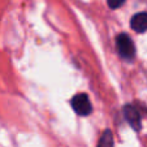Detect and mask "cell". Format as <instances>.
<instances>
[{
  "label": "cell",
  "mask_w": 147,
  "mask_h": 147,
  "mask_svg": "<svg viewBox=\"0 0 147 147\" xmlns=\"http://www.w3.org/2000/svg\"><path fill=\"white\" fill-rule=\"evenodd\" d=\"M117 51L121 55V57L126 60H131L136 55V47L133 45V40L128 34H119L116 38Z\"/></svg>",
  "instance_id": "6da1fadb"
},
{
  "label": "cell",
  "mask_w": 147,
  "mask_h": 147,
  "mask_svg": "<svg viewBox=\"0 0 147 147\" xmlns=\"http://www.w3.org/2000/svg\"><path fill=\"white\" fill-rule=\"evenodd\" d=\"M72 107L76 113L80 116H87L92 112V107L90 99L86 94H77L72 99Z\"/></svg>",
  "instance_id": "7a4b0ae2"
},
{
  "label": "cell",
  "mask_w": 147,
  "mask_h": 147,
  "mask_svg": "<svg viewBox=\"0 0 147 147\" xmlns=\"http://www.w3.org/2000/svg\"><path fill=\"white\" fill-rule=\"evenodd\" d=\"M124 116L133 129H136V130L141 129V115L133 104H126L124 107Z\"/></svg>",
  "instance_id": "3957f363"
},
{
  "label": "cell",
  "mask_w": 147,
  "mask_h": 147,
  "mask_svg": "<svg viewBox=\"0 0 147 147\" xmlns=\"http://www.w3.org/2000/svg\"><path fill=\"white\" fill-rule=\"evenodd\" d=\"M130 26L137 33H144V31H147V13L146 12H142V13H138L131 17Z\"/></svg>",
  "instance_id": "277c9868"
},
{
  "label": "cell",
  "mask_w": 147,
  "mask_h": 147,
  "mask_svg": "<svg viewBox=\"0 0 147 147\" xmlns=\"http://www.w3.org/2000/svg\"><path fill=\"white\" fill-rule=\"evenodd\" d=\"M98 147H113V137H112L111 130H106L103 133Z\"/></svg>",
  "instance_id": "5b68a950"
},
{
  "label": "cell",
  "mask_w": 147,
  "mask_h": 147,
  "mask_svg": "<svg viewBox=\"0 0 147 147\" xmlns=\"http://www.w3.org/2000/svg\"><path fill=\"white\" fill-rule=\"evenodd\" d=\"M107 3H108L109 8L116 9V8H120L125 3V0H107Z\"/></svg>",
  "instance_id": "8992f818"
}]
</instances>
